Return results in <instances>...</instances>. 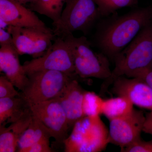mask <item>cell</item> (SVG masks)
Returning <instances> with one entry per match:
<instances>
[{"instance_id": "obj_1", "label": "cell", "mask_w": 152, "mask_h": 152, "mask_svg": "<svg viewBox=\"0 0 152 152\" xmlns=\"http://www.w3.org/2000/svg\"><path fill=\"white\" fill-rule=\"evenodd\" d=\"M152 21V8L136 9L118 17L98 33L97 45L109 59L115 57Z\"/></svg>"}, {"instance_id": "obj_2", "label": "cell", "mask_w": 152, "mask_h": 152, "mask_svg": "<svg viewBox=\"0 0 152 152\" xmlns=\"http://www.w3.org/2000/svg\"><path fill=\"white\" fill-rule=\"evenodd\" d=\"M113 61L115 68L102 85V92L107 91L119 77L135 78L142 71L152 68V21L143 28Z\"/></svg>"}, {"instance_id": "obj_3", "label": "cell", "mask_w": 152, "mask_h": 152, "mask_svg": "<svg viewBox=\"0 0 152 152\" xmlns=\"http://www.w3.org/2000/svg\"><path fill=\"white\" fill-rule=\"evenodd\" d=\"M109 143V131L100 115L85 116L79 120L64 142L66 152H100Z\"/></svg>"}, {"instance_id": "obj_4", "label": "cell", "mask_w": 152, "mask_h": 152, "mask_svg": "<svg viewBox=\"0 0 152 152\" xmlns=\"http://www.w3.org/2000/svg\"><path fill=\"white\" fill-rule=\"evenodd\" d=\"M63 38L72 54L77 76L82 78L94 77L104 80L110 77L112 71L109 58L102 52L93 50L86 37H75L71 34Z\"/></svg>"}, {"instance_id": "obj_5", "label": "cell", "mask_w": 152, "mask_h": 152, "mask_svg": "<svg viewBox=\"0 0 152 152\" xmlns=\"http://www.w3.org/2000/svg\"><path fill=\"white\" fill-rule=\"evenodd\" d=\"M58 21L53 24L56 37L64 38L77 31L86 34L100 14L94 0H66Z\"/></svg>"}, {"instance_id": "obj_6", "label": "cell", "mask_w": 152, "mask_h": 152, "mask_svg": "<svg viewBox=\"0 0 152 152\" xmlns=\"http://www.w3.org/2000/svg\"><path fill=\"white\" fill-rule=\"evenodd\" d=\"M28 83L21 96L30 105L54 99L74 78L62 72L42 70L27 75Z\"/></svg>"}, {"instance_id": "obj_7", "label": "cell", "mask_w": 152, "mask_h": 152, "mask_svg": "<svg viewBox=\"0 0 152 152\" xmlns=\"http://www.w3.org/2000/svg\"><path fill=\"white\" fill-rule=\"evenodd\" d=\"M23 67L27 75L37 71L53 70L62 72L73 78L77 76L71 49L61 37H56L45 54L26 62Z\"/></svg>"}, {"instance_id": "obj_8", "label": "cell", "mask_w": 152, "mask_h": 152, "mask_svg": "<svg viewBox=\"0 0 152 152\" xmlns=\"http://www.w3.org/2000/svg\"><path fill=\"white\" fill-rule=\"evenodd\" d=\"M7 31L12 37L14 45L20 55H31L34 58L45 54L56 36L53 29L36 27L8 26Z\"/></svg>"}, {"instance_id": "obj_9", "label": "cell", "mask_w": 152, "mask_h": 152, "mask_svg": "<svg viewBox=\"0 0 152 152\" xmlns=\"http://www.w3.org/2000/svg\"><path fill=\"white\" fill-rule=\"evenodd\" d=\"M33 115L48 129L58 144H64L70 128L65 112L55 99L30 105Z\"/></svg>"}, {"instance_id": "obj_10", "label": "cell", "mask_w": 152, "mask_h": 152, "mask_svg": "<svg viewBox=\"0 0 152 152\" xmlns=\"http://www.w3.org/2000/svg\"><path fill=\"white\" fill-rule=\"evenodd\" d=\"M145 119L143 112L134 109L126 115L109 121L110 143L122 149L141 138Z\"/></svg>"}, {"instance_id": "obj_11", "label": "cell", "mask_w": 152, "mask_h": 152, "mask_svg": "<svg viewBox=\"0 0 152 152\" xmlns=\"http://www.w3.org/2000/svg\"><path fill=\"white\" fill-rule=\"evenodd\" d=\"M112 86L115 95L126 97L134 105L152 111V88L141 79L122 76L116 79Z\"/></svg>"}, {"instance_id": "obj_12", "label": "cell", "mask_w": 152, "mask_h": 152, "mask_svg": "<svg viewBox=\"0 0 152 152\" xmlns=\"http://www.w3.org/2000/svg\"><path fill=\"white\" fill-rule=\"evenodd\" d=\"M0 20L8 26L48 28L33 11L18 0H0Z\"/></svg>"}, {"instance_id": "obj_13", "label": "cell", "mask_w": 152, "mask_h": 152, "mask_svg": "<svg viewBox=\"0 0 152 152\" xmlns=\"http://www.w3.org/2000/svg\"><path fill=\"white\" fill-rule=\"evenodd\" d=\"M85 92L77 81L73 79L54 98L60 103L65 112L70 129L73 127L78 121L85 117L83 102Z\"/></svg>"}, {"instance_id": "obj_14", "label": "cell", "mask_w": 152, "mask_h": 152, "mask_svg": "<svg viewBox=\"0 0 152 152\" xmlns=\"http://www.w3.org/2000/svg\"><path fill=\"white\" fill-rule=\"evenodd\" d=\"M0 49V71L17 88L23 91L28 85L29 78L19 60L15 47L2 46Z\"/></svg>"}, {"instance_id": "obj_15", "label": "cell", "mask_w": 152, "mask_h": 152, "mask_svg": "<svg viewBox=\"0 0 152 152\" xmlns=\"http://www.w3.org/2000/svg\"><path fill=\"white\" fill-rule=\"evenodd\" d=\"M33 117L30 109L15 122L7 127L0 126V152L18 151L20 138L29 126Z\"/></svg>"}, {"instance_id": "obj_16", "label": "cell", "mask_w": 152, "mask_h": 152, "mask_svg": "<svg viewBox=\"0 0 152 152\" xmlns=\"http://www.w3.org/2000/svg\"><path fill=\"white\" fill-rule=\"evenodd\" d=\"M30 109V105L21 96L0 98V126L15 122Z\"/></svg>"}, {"instance_id": "obj_17", "label": "cell", "mask_w": 152, "mask_h": 152, "mask_svg": "<svg viewBox=\"0 0 152 152\" xmlns=\"http://www.w3.org/2000/svg\"><path fill=\"white\" fill-rule=\"evenodd\" d=\"M52 137L46 127L33 114L32 119L28 127L20 138L18 152H23L26 149L36 143Z\"/></svg>"}, {"instance_id": "obj_18", "label": "cell", "mask_w": 152, "mask_h": 152, "mask_svg": "<svg viewBox=\"0 0 152 152\" xmlns=\"http://www.w3.org/2000/svg\"><path fill=\"white\" fill-rule=\"evenodd\" d=\"M134 104L128 98L123 96L104 99L102 114L110 120L124 116L134 110Z\"/></svg>"}, {"instance_id": "obj_19", "label": "cell", "mask_w": 152, "mask_h": 152, "mask_svg": "<svg viewBox=\"0 0 152 152\" xmlns=\"http://www.w3.org/2000/svg\"><path fill=\"white\" fill-rule=\"evenodd\" d=\"M66 0H35L30 4L29 9L51 19L53 23L58 21Z\"/></svg>"}, {"instance_id": "obj_20", "label": "cell", "mask_w": 152, "mask_h": 152, "mask_svg": "<svg viewBox=\"0 0 152 152\" xmlns=\"http://www.w3.org/2000/svg\"><path fill=\"white\" fill-rule=\"evenodd\" d=\"M104 99L95 93L85 92L83 102V110L85 116L102 115Z\"/></svg>"}, {"instance_id": "obj_21", "label": "cell", "mask_w": 152, "mask_h": 152, "mask_svg": "<svg viewBox=\"0 0 152 152\" xmlns=\"http://www.w3.org/2000/svg\"><path fill=\"white\" fill-rule=\"evenodd\" d=\"M101 17H106L117 10L134 5L137 0H94Z\"/></svg>"}, {"instance_id": "obj_22", "label": "cell", "mask_w": 152, "mask_h": 152, "mask_svg": "<svg viewBox=\"0 0 152 152\" xmlns=\"http://www.w3.org/2000/svg\"><path fill=\"white\" fill-rule=\"evenodd\" d=\"M13 84L5 75L0 77V98H13L21 96Z\"/></svg>"}, {"instance_id": "obj_23", "label": "cell", "mask_w": 152, "mask_h": 152, "mask_svg": "<svg viewBox=\"0 0 152 152\" xmlns=\"http://www.w3.org/2000/svg\"><path fill=\"white\" fill-rule=\"evenodd\" d=\"M121 151L123 152H152V140L145 141L141 138Z\"/></svg>"}, {"instance_id": "obj_24", "label": "cell", "mask_w": 152, "mask_h": 152, "mask_svg": "<svg viewBox=\"0 0 152 152\" xmlns=\"http://www.w3.org/2000/svg\"><path fill=\"white\" fill-rule=\"evenodd\" d=\"M54 152L50 146V140H43L33 144L26 149L23 152Z\"/></svg>"}, {"instance_id": "obj_25", "label": "cell", "mask_w": 152, "mask_h": 152, "mask_svg": "<svg viewBox=\"0 0 152 152\" xmlns=\"http://www.w3.org/2000/svg\"><path fill=\"white\" fill-rule=\"evenodd\" d=\"M0 45L1 46L6 45L15 46L11 34L7 31H6L2 28H0Z\"/></svg>"}, {"instance_id": "obj_26", "label": "cell", "mask_w": 152, "mask_h": 152, "mask_svg": "<svg viewBox=\"0 0 152 152\" xmlns=\"http://www.w3.org/2000/svg\"><path fill=\"white\" fill-rule=\"evenodd\" d=\"M135 78L141 79L152 88V68L142 71Z\"/></svg>"}, {"instance_id": "obj_27", "label": "cell", "mask_w": 152, "mask_h": 152, "mask_svg": "<svg viewBox=\"0 0 152 152\" xmlns=\"http://www.w3.org/2000/svg\"><path fill=\"white\" fill-rule=\"evenodd\" d=\"M145 117L143 132L152 136V111L147 114Z\"/></svg>"}, {"instance_id": "obj_28", "label": "cell", "mask_w": 152, "mask_h": 152, "mask_svg": "<svg viewBox=\"0 0 152 152\" xmlns=\"http://www.w3.org/2000/svg\"><path fill=\"white\" fill-rule=\"evenodd\" d=\"M19 2L23 4H27V3H30L32 2L35 0H18Z\"/></svg>"}]
</instances>
